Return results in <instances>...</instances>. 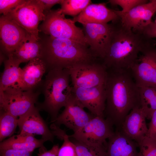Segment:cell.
Listing matches in <instances>:
<instances>
[{
  "mask_svg": "<svg viewBox=\"0 0 156 156\" xmlns=\"http://www.w3.org/2000/svg\"><path fill=\"white\" fill-rule=\"evenodd\" d=\"M105 86L104 116L116 129H120L129 112L140 107L139 87L130 70L107 69Z\"/></svg>",
  "mask_w": 156,
  "mask_h": 156,
  "instance_id": "cell-1",
  "label": "cell"
},
{
  "mask_svg": "<svg viewBox=\"0 0 156 156\" xmlns=\"http://www.w3.org/2000/svg\"><path fill=\"white\" fill-rule=\"evenodd\" d=\"M113 29L108 48L101 62L106 69L129 70L144 49L156 41L123 26L119 19L112 22Z\"/></svg>",
  "mask_w": 156,
  "mask_h": 156,
  "instance_id": "cell-2",
  "label": "cell"
},
{
  "mask_svg": "<svg viewBox=\"0 0 156 156\" xmlns=\"http://www.w3.org/2000/svg\"><path fill=\"white\" fill-rule=\"evenodd\" d=\"M42 34V35H39L41 46L40 59L46 66L47 72L53 69L67 68L75 65L99 60L86 45Z\"/></svg>",
  "mask_w": 156,
  "mask_h": 156,
  "instance_id": "cell-3",
  "label": "cell"
},
{
  "mask_svg": "<svg viewBox=\"0 0 156 156\" xmlns=\"http://www.w3.org/2000/svg\"><path fill=\"white\" fill-rule=\"evenodd\" d=\"M70 75L67 68H54L47 72L38 88L44 96V101L36 104L40 110L50 115L53 122L59 112L66 105L72 94V87L69 85Z\"/></svg>",
  "mask_w": 156,
  "mask_h": 156,
  "instance_id": "cell-4",
  "label": "cell"
},
{
  "mask_svg": "<svg viewBox=\"0 0 156 156\" xmlns=\"http://www.w3.org/2000/svg\"><path fill=\"white\" fill-rule=\"evenodd\" d=\"M44 20L38 27L39 32L58 38L71 40L86 45L83 29L72 19L66 18L60 8L44 12Z\"/></svg>",
  "mask_w": 156,
  "mask_h": 156,
  "instance_id": "cell-5",
  "label": "cell"
},
{
  "mask_svg": "<svg viewBox=\"0 0 156 156\" xmlns=\"http://www.w3.org/2000/svg\"><path fill=\"white\" fill-rule=\"evenodd\" d=\"M41 93L36 90L25 91L15 86L0 92V109L19 118L35 106Z\"/></svg>",
  "mask_w": 156,
  "mask_h": 156,
  "instance_id": "cell-6",
  "label": "cell"
},
{
  "mask_svg": "<svg viewBox=\"0 0 156 156\" xmlns=\"http://www.w3.org/2000/svg\"><path fill=\"white\" fill-rule=\"evenodd\" d=\"M5 16L13 20L29 34L39 40V24L44 20L45 15L38 0H25L23 3Z\"/></svg>",
  "mask_w": 156,
  "mask_h": 156,
  "instance_id": "cell-7",
  "label": "cell"
},
{
  "mask_svg": "<svg viewBox=\"0 0 156 156\" xmlns=\"http://www.w3.org/2000/svg\"><path fill=\"white\" fill-rule=\"evenodd\" d=\"M113 126L104 117L94 116L81 129L69 137L89 146H106V140L114 132Z\"/></svg>",
  "mask_w": 156,
  "mask_h": 156,
  "instance_id": "cell-8",
  "label": "cell"
},
{
  "mask_svg": "<svg viewBox=\"0 0 156 156\" xmlns=\"http://www.w3.org/2000/svg\"><path fill=\"white\" fill-rule=\"evenodd\" d=\"M67 68L73 87L91 88L105 83L107 69L100 60L77 64Z\"/></svg>",
  "mask_w": 156,
  "mask_h": 156,
  "instance_id": "cell-9",
  "label": "cell"
},
{
  "mask_svg": "<svg viewBox=\"0 0 156 156\" xmlns=\"http://www.w3.org/2000/svg\"><path fill=\"white\" fill-rule=\"evenodd\" d=\"M130 69L139 87H156V47L151 46L144 49Z\"/></svg>",
  "mask_w": 156,
  "mask_h": 156,
  "instance_id": "cell-10",
  "label": "cell"
},
{
  "mask_svg": "<svg viewBox=\"0 0 156 156\" xmlns=\"http://www.w3.org/2000/svg\"><path fill=\"white\" fill-rule=\"evenodd\" d=\"M82 25L86 44L95 57L101 61L109 45L112 23H89Z\"/></svg>",
  "mask_w": 156,
  "mask_h": 156,
  "instance_id": "cell-11",
  "label": "cell"
},
{
  "mask_svg": "<svg viewBox=\"0 0 156 156\" xmlns=\"http://www.w3.org/2000/svg\"><path fill=\"white\" fill-rule=\"evenodd\" d=\"M29 34L7 16L0 18V51L7 56L13 53L25 40Z\"/></svg>",
  "mask_w": 156,
  "mask_h": 156,
  "instance_id": "cell-12",
  "label": "cell"
},
{
  "mask_svg": "<svg viewBox=\"0 0 156 156\" xmlns=\"http://www.w3.org/2000/svg\"><path fill=\"white\" fill-rule=\"evenodd\" d=\"M64 107L53 123L59 126L64 125L74 133L81 129L94 116L84 110L72 93Z\"/></svg>",
  "mask_w": 156,
  "mask_h": 156,
  "instance_id": "cell-13",
  "label": "cell"
},
{
  "mask_svg": "<svg viewBox=\"0 0 156 156\" xmlns=\"http://www.w3.org/2000/svg\"><path fill=\"white\" fill-rule=\"evenodd\" d=\"M72 87V94L84 108H87L94 116L105 117V84L91 88Z\"/></svg>",
  "mask_w": 156,
  "mask_h": 156,
  "instance_id": "cell-14",
  "label": "cell"
},
{
  "mask_svg": "<svg viewBox=\"0 0 156 156\" xmlns=\"http://www.w3.org/2000/svg\"><path fill=\"white\" fill-rule=\"evenodd\" d=\"M115 11L123 26L135 33H141L152 21L153 16L156 13V5L151 0L137 6L127 12Z\"/></svg>",
  "mask_w": 156,
  "mask_h": 156,
  "instance_id": "cell-15",
  "label": "cell"
},
{
  "mask_svg": "<svg viewBox=\"0 0 156 156\" xmlns=\"http://www.w3.org/2000/svg\"><path fill=\"white\" fill-rule=\"evenodd\" d=\"M39 110L36 106L18 118L19 133L38 135L46 141L53 142L54 135L40 116Z\"/></svg>",
  "mask_w": 156,
  "mask_h": 156,
  "instance_id": "cell-16",
  "label": "cell"
},
{
  "mask_svg": "<svg viewBox=\"0 0 156 156\" xmlns=\"http://www.w3.org/2000/svg\"><path fill=\"white\" fill-rule=\"evenodd\" d=\"M46 72L47 68L42 60L39 58L33 59L21 68L19 81L14 86L23 90H35L39 87Z\"/></svg>",
  "mask_w": 156,
  "mask_h": 156,
  "instance_id": "cell-17",
  "label": "cell"
},
{
  "mask_svg": "<svg viewBox=\"0 0 156 156\" xmlns=\"http://www.w3.org/2000/svg\"><path fill=\"white\" fill-rule=\"evenodd\" d=\"M119 19L115 10L108 8L105 3H91L79 15L72 19L82 25L89 23H108Z\"/></svg>",
  "mask_w": 156,
  "mask_h": 156,
  "instance_id": "cell-18",
  "label": "cell"
},
{
  "mask_svg": "<svg viewBox=\"0 0 156 156\" xmlns=\"http://www.w3.org/2000/svg\"><path fill=\"white\" fill-rule=\"evenodd\" d=\"M145 115L140 107L133 109L126 117L121 130L138 145L146 136L148 131Z\"/></svg>",
  "mask_w": 156,
  "mask_h": 156,
  "instance_id": "cell-19",
  "label": "cell"
},
{
  "mask_svg": "<svg viewBox=\"0 0 156 156\" xmlns=\"http://www.w3.org/2000/svg\"><path fill=\"white\" fill-rule=\"evenodd\" d=\"M108 140L106 156H138V144L120 129H116Z\"/></svg>",
  "mask_w": 156,
  "mask_h": 156,
  "instance_id": "cell-20",
  "label": "cell"
},
{
  "mask_svg": "<svg viewBox=\"0 0 156 156\" xmlns=\"http://www.w3.org/2000/svg\"><path fill=\"white\" fill-rule=\"evenodd\" d=\"M45 142L42 138H36L34 135L19 133L1 142L0 149H13L33 152L36 148L44 146Z\"/></svg>",
  "mask_w": 156,
  "mask_h": 156,
  "instance_id": "cell-21",
  "label": "cell"
},
{
  "mask_svg": "<svg viewBox=\"0 0 156 156\" xmlns=\"http://www.w3.org/2000/svg\"><path fill=\"white\" fill-rule=\"evenodd\" d=\"M4 68L0 81V92L10 87L14 86L18 83L20 77L21 62L14 57L12 54L9 55L3 62Z\"/></svg>",
  "mask_w": 156,
  "mask_h": 156,
  "instance_id": "cell-22",
  "label": "cell"
},
{
  "mask_svg": "<svg viewBox=\"0 0 156 156\" xmlns=\"http://www.w3.org/2000/svg\"><path fill=\"white\" fill-rule=\"evenodd\" d=\"M41 51L39 40L29 34L25 40L12 54L14 57L21 63L36 58H40Z\"/></svg>",
  "mask_w": 156,
  "mask_h": 156,
  "instance_id": "cell-23",
  "label": "cell"
},
{
  "mask_svg": "<svg viewBox=\"0 0 156 156\" xmlns=\"http://www.w3.org/2000/svg\"><path fill=\"white\" fill-rule=\"evenodd\" d=\"M140 107L146 118L151 119L153 112L156 110V87H139Z\"/></svg>",
  "mask_w": 156,
  "mask_h": 156,
  "instance_id": "cell-24",
  "label": "cell"
},
{
  "mask_svg": "<svg viewBox=\"0 0 156 156\" xmlns=\"http://www.w3.org/2000/svg\"><path fill=\"white\" fill-rule=\"evenodd\" d=\"M50 128L54 136L63 140L62 144L59 148L57 156H78L75 146L66 131L54 123L51 124Z\"/></svg>",
  "mask_w": 156,
  "mask_h": 156,
  "instance_id": "cell-25",
  "label": "cell"
},
{
  "mask_svg": "<svg viewBox=\"0 0 156 156\" xmlns=\"http://www.w3.org/2000/svg\"><path fill=\"white\" fill-rule=\"evenodd\" d=\"M0 112V141L11 137L18 126V118L2 110Z\"/></svg>",
  "mask_w": 156,
  "mask_h": 156,
  "instance_id": "cell-26",
  "label": "cell"
},
{
  "mask_svg": "<svg viewBox=\"0 0 156 156\" xmlns=\"http://www.w3.org/2000/svg\"><path fill=\"white\" fill-rule=\"evenodd\" d=\"M91 3L90 0H62L60 9L64 15L74 17L80 14Z\"/></svg>",
  "mask_w": 156,
  "mask_h": 156,
  "instance_id": "cell-27",
  "label": "cell"
},
{
  "mask_svg": "<svg viewBox=\"0 0 156 156\" xmlns=\"http://www.w3.org/2000/svg\"><path fill=\"white\" fill-rule=\"evenodd\" d=\"M72 141L75 146L78 156H106L105 146H90L74 139Z\"/></svg>",
  "mask_w": 156,
  "mask_h": 156,
  "instance_id": "cell-28",
  "label": "cell"
},
{
  "mask_svg": "<svg viewBox=\"0 0 156 156\" xmlns=\"http://www.w3.org/2000/svg\"><path fill=\"white\" fill-rule=\"evenodd\" d=\"M138 146V156H156V141L146 136Z\"/></svg>",
  "mask_w": 156,
  "mask_h": 156,
  "instance_id": "cell-29",
  "label": "cell"
},
{
  "mask_svg": "<svg viewBox=\"0 0 156 156\" xmlns=\"http://www.w3.org/2000/svg\"><path fill=\"white\" fill-rule=\"evenodd\" d=\"M109 2L112 5L120 6L122 9L120 11L126 13L138 5L148 1L146 0H110Z\"/></svg>",
  "mask_w": 156,
  "mask_h": 156,
  "instance_id": "cell-30",
  "label": "cell"
},
{
  "mask_svg": "<svg viewBox=\"0 0 156 156\" xmlns=\"http://www.w3.org/2000/svg\"><path fill=\"white\" fill-rule=\"evenodd\" d=\"M25 0H0V13L5 15L19 5Z\"/></svg>",
  "mask_w": 156,
  "mask_h": 156,
  "instance_id": "cell-31",
  "label": "cell"
},
{
  "mask_svg": "<svg viewBox=\"0 0 156 156\" xmlns=\"http://www.w3.org/2000/svg\"><path fill=\"white\" fill-rule=\"evenodd\" d=\"M32 153L13 149H0V156H32Z\"/></svg>",
  "mask_w": 156,
  "mask_h": 156,
  "instance_id": "cell-32",
  "label": "cell"
},
{
  "mask_svg": "<svg viewBox=\"0 0 156 156\" xmlns=\"http://www.w3.org/2000/svg\"><path fill=\"white\" fill-rule=\"evenodd\" d=\"M151 119L146 136L156 141V110L153 113Z\"/></svg>",
  "mask_w": 156,
  "mask_h": 156,
  "instance_id": "cell-33",
  "label": "cell"
},
{
  "mask_svg": "<svg viewBox=\"0 0 156 156\" xmlns=\"http://www.w3.org/2000/svg\"><path fill=\"white\" fill-rule=\"evenodd\" d=\"M59 148L58 144L54 145L52 148L47 150L44 146L39 148L38 156H57Z\"/></svg>",
  "mask_w": 156,
  "mask_h": 156,
  "instance_id": "cell-34",
  "label": "cell"
},
{
  "mask_svg": "<svg viewBox=\"0 0 156 156\" xmlns=\"http://www.w3.org/2000/svg\"><path fill=\"white\" fill-rule=\"evenodd\" d=\"M142 34L147 37L152 39L156 38V23L151 21L141 31Z\"/></svg>",
  "mask_w": 156,
  "mask_h": 156,
  "instance_id": "cell-35",
  "label": "cell"
},
{
  "mask_svg": "<svg viewBox=\"0 0 156 156\" xmlns=\"http://www.w3.org/2000/svg\"><path fill=\"white\" fill-rule=\"evenodd\" d=\"M42 5L44 12L51 10L54 5L57 4H60L62 0H38Z\"/></svg>",
  "mask_w": 156,
  "mask_h": 156,
  "instance_id": "cell-36",
  "label": "cell"
},
{
  "mask_svg": "<svg viewBox=\"0 0 156 156\" xmlns=\"http://www.w3.org/2000/svg\"><path fill=\"white\" fill-rule=\"evenodd\" d=\"M156 5V0H151Z\"/></svg>",
  "mask_w": 156,
  "mask_h": 156,
  "instance_id": "cell-37",
  "label": "cell"
},
{
  "mask_svg": "<svg viewBox=\"0 0 156 156\" xmlns=\"http://www.w3.org/2000/svg\"><path fill=\"white\" fill-rule=\"evenodd\" d=\"M154 22L156 23V17L155 20Z\"/></svg>",
  "mask_w": 156,
  "mask_h": 156,
  "instance_id": "cell-38",
  "label": "cell"
}]
</instances>
